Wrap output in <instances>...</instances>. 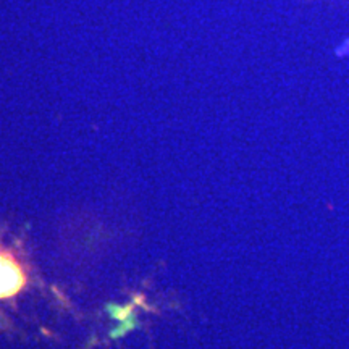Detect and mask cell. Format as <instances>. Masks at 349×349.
<instances>
[{
	"mask_svg": "<svg viewBox=\"0 0 349 349\" xmlns=\"http://www.w3.org/2000/svg\"><path fill=\"white\" fill-rule=\"evenodd\" d=\"M23 284H25V273L18 262L0 252V299L17 295Z\"/></svg>",
	"mask_w": 349,
	"mask_h": 349,
	"instance_id": "obj_1",
	"label": "cell"
},
{
	"mask_svg": "<svg viewBox=\"0 0 349 349\" xmlns=\"http://www.w3.org/2000/svg\"><path fill=\"white\" fill-rule=\"evenodd\" d=\"M335 52H336L338 57H346V55H349V39H346V41L341 44Z\"/></svg>",
	"mask_w": 349,
	"mask_h": 349,
	"instance_id": "obj_2",
	"label": "cell"
}]
</instances>
